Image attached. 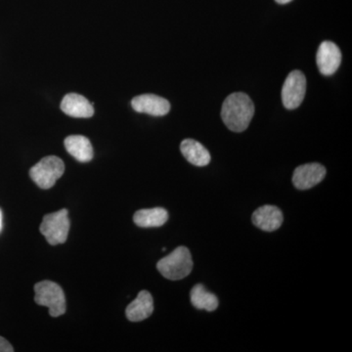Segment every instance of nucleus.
Masks as SVG:
<instances>
[{
  "label": "nucleus",
  "mask_w": 352,
  "mask_h": 352,
  "mask_svg": "<svg viewBox=\"0 0 352 352\" xmlns=\"http://www.w3.org/2000/svg\"><path fill=\"white\" fill-rule=\"evenodd\" d=\"M154 311V300L149 292L141 291L138 298L126 307L127 319L131 322H140L151 316Z\"/></svg>",
  "instance_id": "obj_12"
},
{
  "label": "nucleus",
  "mask_w": 352,
  "mask_h": 352,
  "mask_svg": "<svg viewBox=\"0 0 352 352\" xmlns=\"http://www.w3.org/2000/svg\"><path fill=\"white\" fill-rule=\"evenodd\" d=\"M254 115V104L249 95L236 92L223 102L221 118L226 126L234 132H242L249 127Z\"/></svg>",
  "instance_id": "obj_1"
},
{
  "label": "nucleus",
  "mask_w": 352,
  "mask_h": 352,
  "mask_svg": "<svg viewBox=\"0 0 352 352\" xmlns=\"http://www.w3.org/2000/svg\"><path fill=\"white\" fill-rule=\"evenodd\" d=\"M191 303L197 309H205L214 311L219 307V298L206 289L204 285L198 284L191 289L190 294Z\"/></svg>",
  "instance_id": "obj_16"
},
{
  "label": "nucleus",
  "mask_w": 352,
  "mask_h": 352,
  "mask_svg": "<svg viewBox=\"0 0 352 352\" xmlns=\"http://www.w3.org/2000/svg\"><path fill=\"white\" fill-rule=\"evenodd\" d=\"M283 219L281 210L274 206H263L252 214V223L266 232H272L279 229L283 223Z\"/></svg>",
  "instance_id": "obj_10"
},
{
  "label": "nucleus",
  "mask_w": 352,
  "mask_h": 352,
  "mask_svg": "<svg viewBox=\"0 0 352 352\" xmlns=\"http://www.w3.org/2000/svg\"><path fill=\"white\" fill-rule=\"evenodd\" d=\"M316 62L322 75L332 76L335 74L342 62V53L337 44L332 41H323L317 51Z\"/></svg>",
  "instance_id": "obj_7"
},
{
  "label": "nucleus",
  "mask_w": 352,
  "mask_h": 352,
  "mask_svg": "<svg viewBox=\"0 0 352 352\" xmlns=\"http://www.w3.org/2000/svg\"><path fill=\"white\" fill-rule=\"evenodd\" d=\"M180 150L185 159L196 166H206L210 164V154L205 146L193 139H185L180 145Z\"/></svg>",
  "instance_id": "obj_14"
},
{
  "label": "nucleus",
  "mask_w": 352,
  "mask_h": 352,
  "mask_svg": "<svg viewBox=\"0 0 352 352\" xmlns=\"http://www.w3.org/2000/svg\"><path fill=\"white\" fill-rule=\"evenodd\" d=\"M326 168L320 164H302L296 168L293 183L296 189L307 190L319 184L325 178Z\"/></svg>",
  "instance_id": "obj_8"
},
{
  "label": "nucleus",
  "mask_w": 352,
  "mask_h": 352,
  "mask_svg": "<svg viewBox=\"0 0 352 352\" xmlns=\"http://www.w3.org/2000/svg\"><path fill=\"white\" fill-rule=\"evenodd\" d=\"M168 219V212L163 208L140 210L133 217L134 223L143 228L163 226Z\"/></svg>",
  "instance_id": "obj_15"
},
{
  "label": "nucleus",
  "mask_w": 352,
  "mask_h": 352,
  "mask_svg": "<svg viewBox=\"0 0 352 352\" xmlns=\"http://www.w3.org/2000/svg\"><path fill=\"white\" fill-rule=\"evenodd\" d=\"M64 144L69 154L80 163H87L94 157V148H92L89 139L85 136H68L65 139Z\"/></svg>",
  "instance_id": "obj_13"
},
{
  "label": "nucleus",
  "mask_w": 352,
  "mask_h": 352,
  "mask_svg": "<svg viewBox=\"0 0 352 352\" xmlns=\"http://www.w3.org/2000/svg\"><path fill=\"white\" fill-rule=\"evenodd\" d=\"M2 230V212L1 210H0V232H1Z\"/></svg>",
  "instance_id": "obj_19"
},
{
  "label": "nucleus",
  "mask_w": 352,
  "mask_h": 352,
  "mask_svg": "<svg viewBox=\"0 0 352 352\" xmlns=\"http://www.w3.org/2000/svg\"><path fill=\"white\" fill-rule=\"evenodd\" d=\"M275 1H276L277 3L279 4H287L289 3V2H291L292 0H275Z\"/></svg>",
  "instance_id": "obj_18"
},
{
  "label": "nucleus",
  "mask_w": 352,
  "mask_h": 352,
  "mask_svg": "<svg viewBox=\"0 0 352 352\" xmlns=\"http://www.w3.org/2000/svg\"><path fill=\"white\" fill-rule=\"evenodd\" d=\"M43 234L51 245L64 244L68 239L69 231V219L68 210H63L53 214H46L43 217L41 227Z\"/></svg>",
  "instance_id": "obj_5"
},
{
  "label": "nucleus",
  "mask_w": 352,
  "mask_h": 352,
  "mask_svg": "<svg viewBox=\"0 0 352 352\" xmlns=\"http://www.w3.org/2000/svg\"><path fill=\"white\" fill-rule=\"evenodd\" d=\"M65 164L60 157L48 156L43 157L30 170L34 182L41 189H50L57 180L64 175Z\"/></svg>",
  "instance_id": "obj_4"
},
{
  "label": "nucleus",
  "mask_w": 352,
  "mask_h": 352,
  "mask_svg": "<svg viewBox=\"0 0 352 352\" xmlns=\"http://www.w3.org/2000/svg\"><path fill=\"white\" fill-rule=\"evenodd\" d=\"M307 92V78L300 71H293L287 76L282 88V101L285 108L295 110L300 107Z\"/></svg>",
  "instance_id": "obj_6"
},
{
  "label": "nucleus",
  "mask_w": 352,
  "mask_h": 352,
  "mask_svg": "<svg viewBox=\"0 0 352 352\" xmlns=\"http://www.w3.org/2000/svg\"><path fill=\"white\" fill-rule=\"evenodd\" d=\"M159 272L168 280H182L188 276L193 268L191 252L186 247L176 248L168 256L157 263Z\"/></svg>",
  "instance_id": "obj_2"
},
{
  "label": "nucleus",
  "mask_w": 352,
  "mask_h": 352,
  "mask_svg": "<svg viewBox=\"0 0 352 352\" xmlns=\"http://www.w3.org/2000/svg\"><path fill=\"white\" fill-rule=\"evenodd\" d=\"M61 110L66 115L73 118L87 119L94 115L92 103L88 102L85 96L80 94H69L64 97L61 102Z\"/></svg>",
  "instance_id": "obj_11"
},
{
  "label": "nucleus",
  "mask_w": 352,
  "mask_h": 352,
  "mask_svg": "<svg viewBox=\"0 0 352 352\" xmlns=\"http://www.w3.org/2000/svg\"><path fill=\"white\" fill-rule=\"evenodd\" d=\"M13 346L4 338L0 337V352H13Z\"/></svg>",
  "instance_id": "obj_17"
},
{
  "label": "nucleus",
  "mask_w": 352,
  "mask_h": 352,
  "mask_svg": "<svg viewBox=\"0 0 352 352\" xmlns=\"http://www.w3.org/2000/svg\"><path fill=\"white\" fill-rule=\"evenodd\" d=\"M133 110L155 117L166 116L170 110V102L155 94H143L134 97L131 101Z\"/></svg>",
  "instance_id": "obj_9"
},
{
  "label": "nucleus",
  "mask_w": 352,
  "mask_h": 352,
  "mask_svg": "<svg viewBox=\"0 0 352 352\" xmlns=\"http://www.w3.org/2000/svg\"><path fill=\"white\" fill-rule=\"evenodd\" d=\"M34 300L41 307L48 308L52 317H59L66 312V298L63 289L52 281H41L34 286Z\"/></svg>",
  "instance_id": "obj_3"
}]
</instances>
